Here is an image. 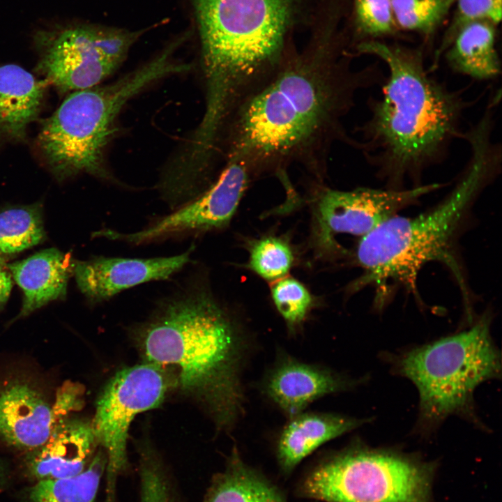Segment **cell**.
Masks as SVG:
<instances>
[{
	"label": "cell",
	"instance_id": "cell-7",
	"mask_svg": "<svg viewBox=\"0 0 502 502\" xmlns=\"http://www.w3.org/2000/svg\"><path fill=\"white\" fill-rule=\"evenodd\" d=\"M490 326L491 318L485 314L468 330L392 357L396 373L418 390L417 429L429 432L452 415L478 420L475 390L501 376L500 353Z\"/></svg>",
	"mask_w": 502,
	"mask_h": 502
},
{
	"label": "cell",
	"instance_id": "cell-24",
	"mask_svg": "<svg viewBox=\"0 0 502 502\" xmlns=\"http://www.w3.org/2000/svg\"><path fill=\"white\" fill-rule=\"evenodd\" d=\"M294 261L289 243L282 238L268 236L250 246L246 266L264 280L275 282L287 275Z\"/></svg>",
	"mask_w": 502,
	"mask_h": 502
},
{
	"label": "cell",
	"instance_id": "cell-23",
	"mask_svg": "<svg viewBox=\"0 0 502 502\" xmlns=\"http://www.w3.org/2000/svg\"><path fill=\"white\" fill-rule=\"evenodd\" d=\"M41 206L8 208L0 211V262L4 264L20 252L45 238Z\"/></svg>",
	"mask_w": 502,
	"mask_h": 502
},
{
	"label": "cell",
	"instance_id": "cell-29",
	"mask_svg": "<svg viewBox=\"0 0 502 502\" xmlns=\"http://www.w3.org/2000/svg\"><path fill=\"white\" fill-rule=\"evenodd\" d=\"M354 12L355 22L363 35L378 37L395 31L391 0H354Z\"/></svg>",
	"mask_w": 502,
	"mask_h": 502
},
{
	"label": "cell",
	"instance_id": "cell-22",
	"mask_svg": "<svg viewBox=\"0 0 502 502\" xmlns=\"http://www.w3.org/2000/svg\"><path fill=\"white\" fill-rule=\"evenodd\" d=\"M106 455L100 448L79 474L66 478L38 480L28 491L27 502H96Z\"/></svg>",
	"mask_w": 502,
	"mask_h": 502
},
{
	"label": "cell",
	"instance_id": "cell-16",
	"mask_svg": "<svg viewBox=\"0 0 502 502\" xmlns=\"http://www.w3.org/2000/svg\"><path fill=\"white\" fill-rule=\"evenodd\" d=\"M98 445L91 423L67 418L31 451L29 470L38 480L75 476L86 468Z\"/></svg>",
	"mask_w": 502,
	"mask_h": 502
},
{
	"label": "cell",
	"instance_id": "cell-18",
	"mask_svg": "<svg viewBox=\"0 0 502 502\" xmlns=\"http://www.w3.org/2000/svg\"><path fill=\"white\" fill-rule=\"evenodd\" d=\"M46 84L17 65L0 66V146L26 139L40 112Z\"/></svg>",
	"mask_w": 502,
	"mask_h": 502
},
{
	"label": "cell",
	"instance_id": "cell-14",
	"mask_svg": "<svg viewBox=\"0 0 502 502\" xmlns=\"http://www.w3.org/2000/svg\"><path fill=\"white\" fill-rule=\"evenodd\" d=\"M358 384L334 370L282 353L266 374L264 394L289 418L303 412L317 400L351 390Z\"/></svg>",
	"mask_w": 502,
	"mask_h": 502
},
{
	"label": "cell",
	"instance_id": "cell-6",
	"mask_svg": "<svg viewBox=\"0 0 502 502\" xmlns=\"http://www.w3.org/2000/svg\"><path fill=\"white\" fill-rule=\"evenodd\" d=\"M167 48L118 80L72 92L43 123L36 145L46 166L59 181L86 173L111 179L104 153L124 105L151 84L181 73Z\"/></svg>",
	"mask_w": 502,
	"mask_h": 502
},
{
	"label": "cell",
	"instance_id": "cell-26",
	"mask_svg": "<svg viewBox=\"0 0 502 502\" xmlns=\"http://www.w3.org/2000/svg\"><path fill=\"white\" fill-rule=\"evenodd\" d=\"M273 282V303L289 333L295 334L301 329L314 306L313 297L305 285L294 277L285 276Z\"/></svg>",
	"mask_w": 502,
	"mask_h": 502
},
{
	"label": "cell",
	"instance_id": "cell-32",
	"mask_svg": "<svg viewBox=\"0 0 502 502\" xmlns=\"http://www.w3.org/2000/svg\"><path fill=\"white\" fill-rule=\"evenodd\" d=\"M274 502H284V501L280 496Z\"/></svg>",
	"mask_w": 502,
	"mask_h": 502
},
{
	"label": "cell",
	"instance_id": "cell-12",
	"mask_svg": "<svg viewBox=\"0 0 502 502\" xmlns=\"http://www.w3.org/2000/svg\"><path fill=\"white\" fill-rule=\"evenodd\" d=\"M252 176L241 162L229 159L218 179L192 200L158 218L133 233L104 229L94 237L121 241L133 245L151 243L190 234H199L226 227L234 215Z\"/></svg>",
	"mask_w": 502,
	"mask_h": 502
},
{
	"label": "cell",
	"instance_id": "cell-20",
	"mask_svg": "<svg viewBox=\"0 0 502 502\" xmlns=\"http://www.w3.org/2000/svg\"><path fill=\"white\" fill-rule=\"evenodd\" d=\"M495 25L487 21L474 22L457 33L444 52L454 72L477 80L492 79L501 74Z\"/></svg>",
	"mask_w": 502,
	"mask_h": 502
},
{
	"label": "cell",
	"instance_id": "cell-9",
	"mask_svg": "<svg viewBox=\"0 0 502 502\" xmlns=\"http://www.w3.org/2000/svg\"><path fill=\"white\" fill-rule=\"evenodd\" d=\"M176 386L166 367L144 361L118 371L99 396L91 425L106 459L107 502H114L118 477L128 466L127 441L132 421L160 405Z\"/></svg>",
	"mask_w": 502,
	"mask_h": 502
},
{
	"label": "cell",
	"instance_id": "cell-17",
	"mask_svg": "<svg viewBox=\"0 0 502 502\" xmlns=\"http://www.w3.org/2000/svg\"><path fill=\"white\" fill-rule=\"evenodd\" d=\"M74 264L69 253L48 248L7 264L23 293L22 307L14 320L24 318L53 301L65 299Z\"/></svg>",
	"mask_w": 502,
	"mask_h": 502
},
{
	"label": "cell",
	"instance_id": "cell-21",
	"mask_svg": "<svg viewBox=\"0 0 502 502\" xmlns=\"http://www.w3.org/2000/svg\"><path fill=\"white\" fill-rule=\"evenodd\" d=\"M280 496L248 467L234 448L226 469L213 480L204 502H274Z\"/></svg>",
	"mask_w": 502,
	"mask_h": 502
},
{
	"label": "cell",
	"instance_id": "cell-30",
	"mask_svg": "<svg viewBox=\"0 0 502 502\" xmlns=\"http://www.w3.org/2000/svg\"><path fill=\"white\" fill-rule=\"evenodd\" d=\"M13 287V280L10 273L6 268V265L0 262V311L6 303Z\"/></svg>",
	"mask_w": 502,
	"mask_h": 502
},
{
	"label": "cell",
	"instance_id": "cell-5",
	"mask_svg": "<svg viewBox=\"0 0 502 502\" xmlns=\"http://www.w3.org/2000/svg\"><path fill=\"white\" fill-rule=\"evenodd\" d=\"M470 148L466 167L449 195L436 207L415 217L395 215L360 237L356 250L360 276L349 290L367 285L379 289L390 282L413 287L427 263L450 260L455 234L480 193L499 174L501 146L492 130L479 125L463 136Z\"/></svg>",
	"mask_w": 502,
	"mask_h": 502
},
{
	"label": "cell",
	"instance_id": "cell-2",
	"mask_svg": "<svg viewBox=\"0 0 502 502\" xmlns=\"http://www.w3.org/2000/svg\"><path fill=\"white\" fill-rule=\"evenodd\" d=\"M136 338L144 361L173 368L176 386L218 429H234L245 413L248 337L206 279H192L162 300Z\"/></svg>",
	"mask_w": 502,
	"mask_h": 502
},
{
	"label": "cell",
	"instance_id": "cell-10",
	"mask_svg": "<svg viewBox=\"0 0 502 502\" xmlns=\"http://www.w3.org/2000/svg\"><path fill=\"white\" fill-rule=\"evenodd\" d=\"M144 31L77 26L37 39L38 73L62 93L99 85L124 60Z\"/></svg>",
	"mask_w": 502,
	"mask_h": 502
},
{
	"label": "cell",
	"instance_id": "cell-4",
	"mask_svg": "<svg viewBox=\"0 0 502 502\" xmlns=\"http://www.w3.org/2000/svg\"><path fill=\"white\" fill-rule=\"evenodd\" d=\"M326 0H194L206 101L230 108L264 84Z\"/></svg>",
	"mask_w": 502,
	"mask_h": 502
},
{
	"label": "cell",
	"instance_id": "cell-3",
	"mask_svg": "<svg viewBox=\"0 0 502 502\" xmlns=\"http://www.w3.org/2000/svg\"><path fill=\"white\" fill-rule=\"evenodd\" d=\"M360 54L386 66L379 98H370L368 119L356 131L358 148L386 188L414 186L424 172L442 162L453 139H459L464 112L475 101L432 77L420 51L376 40L359 43Z\"/></svg>",
	"mask_w": 502,
	"mask_h": 502
},
{
	"label": "cell",
	"instance_id": "cell-13",
	"mask_svg": "<svg viewBox=\"0 0 502 502\" xmlns=\"http://www.w3.org/2000/svg\"><path fill=\"white\" fill-rule=\"evenodd\" d=\"M194 248L192 245L185 252L165 257H96L75 260L73 275L88 301L100 303L130 287L168 279L189 263Z\"/></svg>",
	"mask_w": 502,
	"mask_h": 502
},
{
	"label": "cell",
	"instance_id": "cell-19",
	"mask_svg": "<svg viewBox=\"0 0 502 502\" xmlns=\"http://www.w3.org/2000/svg\"><path fill=\"white\" fill-rule=\"evenodd\" d=\"M370 419L324 412H302L289 418L277 441L282 469L289 472L321 445L367 423Z\"/></svg>",
	"mask_w": 502,
	"mask_h": 502
},
{
	"label": "cell",
	"instance_id": "cell-1",
	"mask_svg": "<svg viewBox=\"0 0 502 502\" xmlns=\"http://www.w3.org/2000/svg\"><path fill=\"white\" fill-rule=\"evenodd\" d=\"M334 30L329 24L303 50H293L229 119L227 160L243 163L254 178L295 163L319 176L335 142L357 148L343 119L357 93L385 77L375 65L352 70Z\"/></svg>",
	"mask_w": 502,
	"mask_h": 502
},
{
	"label": "cell",
	"instance_id": "cell-15",
	"mask_svg": "<svg viewBox=\"0 0 502 502\" xmlns=\"http://www.w3.org/2000/svg\"><path fill=\"white\" fill-rule=\"evenodd\" d=\"M61 421L53 404L28 381L16 378L0 386V438L8 445L33 451Z\"/></svg>",
	"mask_w": 502,
	"mask_h": 502
},
{
	"label": "cell",
	"instance_id": "cell-27",
	"mask_svg": "<svg viewBox=\"0 0 502 502\" xmlns=\"http://www.w3.org/2000/svg\"><path fill=\"white\" fill-rule=\"evenodd\" d=\"M457 7L452 22L436 50L430 71H434L441 56L457 33L474 22L487 21L498 24L502 15V0H456Z\"/></svg>",
	"mask_w": 502,
	"mask_h": 502
},
{
	"label": "cell",
	"instance_id": "cell-11",
	"mask_svg": "<svg viewBox=\"0 0 502 502\" xmlns=\"http://www.w3.org/2000/svg\"><path fill=\"white\" fill-rule=\"evenodd\" d=\"M441 186L429 183L402 190L358 188L351 190L322 186L317 189L313 201V241L322 250L340 252L337 235L364 236Z\"/></svg>",
	"mask_w": 502,
	"mask_h": 502
},
{
	"label": "cell",
	"instance_id": "cell-8",
	"mask_svg": "<svg viewBox=\"0 0 502 502\" xmlns=\"http://www.w3.org/2000/svg\"><path fill=\"white\" fill-rule=\"evenodd\" d=\"M432 472L401 453L356 446L317 466L301 490L326 502H431Z\"/></svg>",
	"mask_w": 502,
	"mask_h": 502
},
{
	"label": "cell",
	"instance_id": "cell-31",
	"mask_svg": "<svg viewBox=\"0 0 502 502\" xmlns=\"http://www.w3.org/2000/svg\"><path fill=\"white\" fill-rule=\"evenodd\" d=\"M6 469L4 464L0 460V489L4 486L6 482Z\"/></svg>",
	"mask_w": 502,
	"mask_h": 502
},
{
	"label": "cell",
	"instance_id": "cell-28",
	"mask_svg": "<svg viewBox=\"0 0 502 502\" xmlns=\"http://www.w3.org/2000/svg\"><path fill=\"white\" fill-rule=\"evenodd\" d=\"M140 453L139 502H177L172 483L156 453L146 446Z\"/></svg>",
	"mask_w": 502,
	"mask_h": 502
},
{
	"label": "cell",
	"instance_id": "cell-25",
	"mask_svg": "<svg viewBox=\"0 0 502 502\" xmlns=\"http://www.w3.org/2000/svg\"><path fill=\"white\" fill-rule=\"evenodd\" d=\"M456 0H391L395 24L424 35L432 33Z\"/></svg>",
	"mask_w": 502,
	"mask_h": 502
}]
</instances>
